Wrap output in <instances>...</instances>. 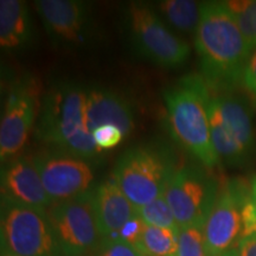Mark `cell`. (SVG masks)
Masks as SVG:
<instances>
[{"mask_svg": "<svg viewBox=\"0 0 256 256\" xmlns=\"http://www.w3.org/2000/svg\"><path fill=\"white\" fill-rule=\"evenodd\" d=\"M194 48L209 89L228 92L242 81L252 51L223 2H203Z\"/></svg>", "mask_w": 256, "mask_h": 256, "instance_id": "obj_1", "label": "cell"}, {"mask_svg": "<svg viewBox=\"0 0 256 256\" xmlns=\"http://www.w3.org/2000/svg\"><path fill=\"white\" fill-rule=\"evenodd\" d=\"M36 136L55 148L92 162L101 151L86 124V89L78 83L60 81L48 89L40 102Z\"/></svg>", "mask_w": 256, "mask_h": 256, "instance_id": "obj_2", "label": "cell"}, {"mask_svg": "<svg viewBox=\"0 0 256 256\" xmlns=\"http://www.w3.org/2000/svg\"><path fill=\"white\" fill-rule=\"evenodd\" d=\"M210 98V89L200 75L185 76L164 92L170 134L206 168L220 164L211 142L208 115Z\"/></svg>", "mask_w": 256, "mask_h": 256, "instance_id": "obj_3", "label": "cell"}, {"mask_svg": "<svg viewBox=\"0 0 256 256\" xmlns=\"http://www.w3.org/2000/svg\"><path fill=\"white\" fill-rule=\"evenodd\" d=\"M176 171L174 156L168 148L140 145L118 159L113 178L138 209L162 196Z\"/></svg>", "mask_w": 256, "mask_h": 256, "instance_id": "obj_4", "label": "cell"}, {"mask_svg": "<svg viewBox=\"0 0 256 256\" xmlns=\"http://www.w3.org/2000/svg\"><path fill=\"white\" fill-rule=\"evenodd\" d=\"M124 25L133 50L156 66L179 68L190 57L188 44L168 28L151 5L130 2L124 11Z\"/></svg>", "mask_w": 256, "mask_h": 256, "instance_id": "obj_5", "label": "cell"}, {"mask_svg": "<svg viewBox=\"0 0 256 256\" xmlns=\"http://www.w3.org/2000/svg\"><path fill=\"white\" fill-rule=\"evenodd\" d=\"M208 115L211 142L218 159L230 166L244 165L255 148L248 102L229 92L211 96Z\"/></svg>", "mask_w": 256, "mask_h": 256, "instance_id": "obj_6", "label": "cell"}, {"mask_svg": "<svg viewBox=\"0 0 256 256\" xmlns=\"http://www.w3.org/2000/svg\"><path fill=\"white\" fill-rule=\"evenodd\" d=\"M2 252L16 256H66L46 211L2 198Z\"/></svg>", "mask_w": 256, "mask_h": 256, "instance_id": "obj_7", "label": "cell"}, {"mask_svg": "<svg viewBox=\"0 0 256 256\" xmlns=\"http://www.w3.org/2000/svg\"><path fill=\"white\" fill-rule=\"evenodd\" d=\"M216 178L206 168L185 165L177 168L166 188L164 196L171 206L179 229L203 228L220 194Z\"/></svg>", "mask_w": 256, "mask_h": 256, "instance_id": "obj_8", "label": "cell"}, {"mask_svg": "<svg viewBox=\"0 0 256 256\" xmlns=\"http://www.w3.org/2000/svg\"><path fill=\"white\" fill-rule=\"evenodd\" d=\"M46 214L66 256L88 255L104 238L96 222L92 192L54 203Z\"/></svg>", "mask_w": 256, "mask_h": 256, "instance_id": "obj_9", "label": "cell"}, {"mask_svg": "<svg viewBox=\"0 0 256 256\" xmlns=\"http://www.w3.org/2000/svg\"><path fill=\"white\" fill-rule=\"evenodd\" d=\"M40 87L34 78L16 81L6 98L0 124L2 162L17 158L26 144L40 110Z\"/></svg>", "mask_w": 256, "mask_h": 256, "instance_id": "obj_10", "label": "cell"}, {"mask_svg": "<svg viewBox=\"0 0 256 256\" xmlns=\"http://www.w3.org/2000/svg\"><path fill=\"white\" fill-rule=\"evenodd\" d=\"M252 192L241 179H232L220 188L215 206L203 226L208 256L236 248L242 240V208Z\"/></svg>", "mask_w": 256, "mask_h": 256, "instance_id": "obj_11", "label": "cell"}, {"mask_svg": "<svg viewBox=\"0 0 256 256\" xmlns=\"http://www.w3.org/2000/svg\"><path fill=\"white\" fill-rule=\"evenodd\" d=\"M32 159L54 203L89 192L94 172L88 160L55 147L38 153Z\"/></svg>", "mask_w": 256, "mask_h": 256, "instance_id": "obj_12", "label": "cell"}, {"mask_svg": "<svg viewBox=\"0 0 256 256\" xmlns=\"http://www.w3.org/2000/svg\"><path fill=\"white\" fill-rule=\"evenodd\" d=\"M34 8L48 36L60 48L81 46L92 36L90 6L80 0H38Z\"/></svg>", "mask_w": 256, "mask_h": 256, "instance_id": "obj_13", "label": "cell"}, {"mask_svg": "<svg viewBox=\"0 0 256 256\" xmlns=\"http://www.w3.org/2000/svg\"><path fill=\"white\" fill-rule=\"evenodd\" d=\"M2 198L44 211L54 204L34 159L25 156H17L2 164Z\"/></svg>", "mask_w": 256, "mask_h": 256, "instance_id": "obj_14", "label": "cell"}, {"mask_svg": "<svg viewBox=\"0 0 256 256\" xmlns=\"http://www.w3.org/2000/svg\"><path fill=\"white\" fill-rule=\"evenodd\" d=\"M86 124L90 133L112 124L128 136L134 126L133 108L124 96L110 89L90 87L86 89Z\"/></svg>", "mask_w": 256, "mask_h": 256, "instance_id": "obj_15", "label": "cell"}, {"mask_svg": "<svg viewBox=\"0 0 256 256\" xmlns=\"http://www.w3.org/2000/svg\"><path fill=\"white\" fill-rule=\"evenodd\" d=\"M90 192L96 222L102 238H113L124 224L136 216V208L114 178L98 184Z\"/></svg>", "mask_w": 256, "mask_h": 256, "instance_id": "obj_16", "label": "cell"}, {"mask_svg": "<svg viewBox=\"0 0 256 256\" xmlns=\"http://www.w3.org/2000/svg\"><path fill=\"white\" fill-rule=\"evenodd\" d=\"M34 28L26 2H0V46L8 52H23L34 43Z\"/></svg>", "mask_w": 256, "mask_h": 256, "instance_id": "obj_17", "label": "cell"}, {"mask_svg": "<svg viewBox=\"0 0 256 256\" xmlns=\"http://www.w3.org/2000/svg\"><path fill=\"white\" fill-rule=\"evenodd\" d=\"M203 2L192 0H164L156 10L162 20L179 32L196 34L200 22Z\"/></svg>", "mask_w": 256, "mask_h": 256, "instance_id": "obj_18", "label": "cell"}, {"mask_svg": "<svg viewBox=\"0 0 256 256\" xmlns=\"http://www.w3.org/2000/svg\"><path fill=\"white\" fill-rule=\"evenodd\" d=\"M178 232L145 224L136 249L144 256H177Z\"/></svg>", "mask_w": 256, "mask_h": 256, "instance_id": "obj_19", "label": "cell"}, {"mask_svg": "<svg viewBox=\"0 0 256 256\" xmlns=\"http://www.w3.org/2000/svg\"><path fill=\"white\" fill-rule=\"evenodd\" d=\"M238 23L250 51L256 50V0L223 2Z\"/></svg>", "mask_w": 256, "mask_h": 256, "instance_id": "obj_20", "label": "cell"}, {"mask_svg": "<svg viewBox=\"0 0 256 256\" xmlns=\"http://www.w3.org/2000/svg\"><path fill=\"white\" fill-rule=\"evenodd\" d=\"M136 215L147 226L179 230L177 220H176L171 206H170L164 194L151 202V203L146 204V206L138 208Z\"/></svg>", "mask_w": 256, "mask_h": 256, "instance_id": "obj_21", "label": "cell"}, {"mask_svg": "<svg viewBox=\"0 0 256 256\" xmlns=\"http://www.w3.org/2000/svg\"><path fill=\"white\" fill-rule=\"evenodd\" d=\"M177 256H208L203 228L188 226L179 229Z\"/></svg>", "mask_w": 256, "mask_h": 256, "instance_id": "obj_22", "label": "cell"}, {"mask_svg": "<svg viewBox=\"0 0 256 256\" xmlns=\"http://www.w3.org/2000/svg\"><path fill=\"white\" fill-rule=\"evenodd\" d=\"M86 256H144L132 244L119 238H104L100 244Z\"/></svg>", "mask_w": 256, "mask_h": 256, "instance_id": "obj_23", "label": "cell"}, {"mask_svg": "<svg viewBox=\"0 0 256 256\" xmlns=\"http://www.w3.org/2000/svg\"><path fill=\"white\" fill-rule=\"evenodd\" d=\"M92 136L98 150L104 151V150H112L120 145L126 134L116 126L106 124L92 130Z\"/></svg>", "mask_w": 256, "mask_h": 256, "instance_id": "obj_24", "label": "cell"}, {"mask_svg": "<svg viewBox=\"0 0 256 256\" xmlns=\"http://www.w3.org/2000/svg\"><path fill=\"white\" fill-rule=\"evenodd\" d=\"M144 226H145V223L136 215L130 222L124 224L122 228L120 229V232L115 235V238L124 240V241H126L127 243H130V244H132L133 247L136 248L138 242H139L140 236H142Z\"/></svg>", "mask_w": 256, "mask_h": 256, "instance_id": "obj_25", "label": "cell"}, {"mask_svg": "<svg viewBox=\"0 0 256 256\" xmlns=\"http://www.w3.org/2000/svg\"><path fill=\"white\" fill-rule=\"evenodd\" d=\"M242 240L256 234V206L250 198H248L242 208Z\"/></svg>", "mask_w": 256, "mask_h": 256, "instance_id": "obj_26", "label": "cell"}, {"mask_svg": "<svg viewBox=\"0 0 256 256\" xmlns=\"http://www.w3.org/2000/svg\"><path fill=\"white\" fill-rule=\"evenodd\" d=\"M242 83L250 94L256 98V50L252 52L244 72H243Z\"/></svg>", "mask_w": 256, "mask_h": 256, "instance_id": "obj_27", "label": "cell"}, {"mask_svg": "<svg viewBox=\"0 0 256 256\" xmlns=\"http://www.w3.org/2000/svg\"><path fill=\"white\" fill-rule=\"evenodd\" d=\"M236 248L238 256H256V234L241 240Z\"/></svg>", "mask_w": 256, "mask_h": 256, "instance_id": "obj_28", "label": "cell"}, {"mask_svg": "<svg viewBox=\"0 0 256 256\" xmlns=\"http://www.w3.org/2000/svg\"><path fill=\"white\" fill-rule=\"evenodd\" d=\"M250 192H252V200L256 206V178L252 179V185H250Z\"/></svg>", "mask_w": 256, "mask_h": 256, "instance_id": "obj_29", "label": "cell"}, {"mask_svg": "<svg viewBox=\"0 0 256 256\" xmlns=\"http://www.w3.org/2000/svg\"><path fill=\"white\" fill-rule=\"evenodd\" d=\"M218 256H238V248H232L230 249V250L223 252V254H220Z\"/></svg>", "mask_w": 256, "mask_h": 256, "instance_id": "obj_30", "label": "cell"}, {"mask_svg": "<svg viewBox=\"0 0 256 256\" xmlns=\"http://www.w3.org/2000/svg\"><path fill=\"white\" fill-rule=\"evenodd\" d=\"M2 256H16V255H12V254H8V252H2Z\"/></svg>", "mask_w": 256, "mask_h": 256, "instance_id": "obj_31", "label": "cell"}]
</instances>
